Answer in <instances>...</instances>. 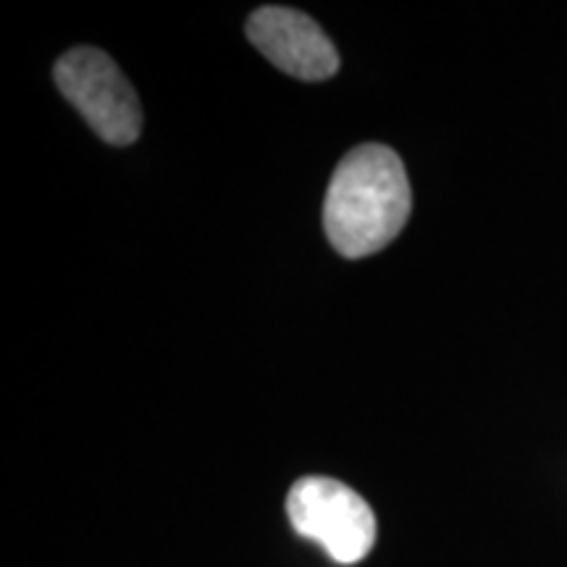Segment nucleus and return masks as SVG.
<instances>
[{
  "label": "nucleus",
  "instance_id": "4",
  "mask_svg": "<svg viewBox=\"0 0 567 567\" xmlns=\"http://www.w3.org/2000/svg\"><path fill=\"white\" fill-rule=\"evenodd\" d=\"M247 38L276 69L305 82L331 80L339 69L334 42L313 19L284 6H264L247 19Z\"/></svg>",
  "mask_w": 567,
  "mask_h": 567
},
{
  "label": "nucleus",
  "instance_id": "3",
  "mask_svg": "<svg viewBox=\"0 0 567 567\" xmlns=\"http://www.w3.org/2000/svg\"><path fill=\"white\" fill-rule=\"evenodd\" d=\"M55 84L109 145H132L142 132L137 92L109 55L97 48H74L55 63Z\"/></svg>",
  "mask_w": 567,
  "mask_h": 567
},
{
  "label": "nucleus",
  "instance_id": "1",
  "mask_svg": "<svg viewBox=\"0 0 567 567\" xmlns=\"http://www.w3.org/2000/svg\"><path fill=\"white\" fill-rule=\"evenodd\" d=\"M413 193L402 158L386 145H360L339 161L323 200V229L344 258H365L405 229Z\"/></svg>",
  "mask_w": 567,
  "mask_h": 567
},
{
  "label": "nucleus",
  "instance_id": "2",
  "mask_svg": "<svg viewBox=\"0 0 567 567\" xmlns=\"http://www.w3.org/2000/svg\"><path fill=\"white\" fill-rule=\"evenodd\" d=\"M287 515L297 534L316 542L339 565L360 563L373 549V509L342 481L300 478L287 496Z\"/></svg>",
  "mask_w": 567,
  "mask_h": 567
}]
</instances>
